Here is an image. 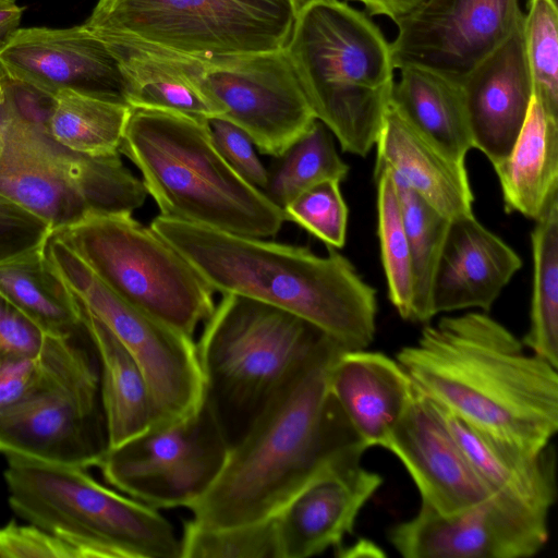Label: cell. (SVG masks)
<instances>
[{
    "instance_id": "obj_16",
    "label": "cell",
    "mask_w": 558,
    "mask_h": 558,
    "mask_svg": "<svg viewBox=\"0 0 558 558\" xmlns=\"http://www.w3.org/2000/svg\"><path fill=\"white\" fill-rule=\"evenodd\" d=\"M388 541L405 558H529L548 541V514L500 495L452 514L421 505Z\"/></svg>"
},
{
    "instance_id": "obj_44",
    "label": "cell",
    "mask_w": 558,
    "mask_h": 558,
    "mask_svg": "<svg viewBox=\"0 0 558 558\" xmlns=\"http://www.w3.org/2000/svg\"><path fill=\"white\" fill-rule=\"evenodd\" d=\"M23 13L15 0H0V50L20 28Z\"/></svg>"
},
{
    "instance_id": "obj_2",
    "label": "cell",
    "mask_w": 558,
    "mask_h": 558,
    "mask_svg": "<svg viewBox=\"0 0 558 558\" xmlns=\"http://www.w3.org/2000/svg\"><path fill=\"white\" fill-rule=\"evenodd\" d=\"M341 351L326 337L272 396L229 447L213 485L186 508L193 523L222 529L268 520L338 450L359 440L328 388Z\"/></svg>"
},
{
    "instance_id": "obj_36",
    "label": "cell",
    "mask_w": 558,
    "mask_h": 558,
    "mask_svg": "<svg viewBox=\"0 0 558 558\" xmlns=\"http://www.w3.org/2000/svg\"><path fill=\"white\" fill-rule=\"evenodd\" d=\"M533 96L558 114V9L556 0H530L522 23Z\"/></svg>"
},
{
    "instance_id": "obj_38",
    "label": "cell",
    "mask_w": 558,
    "mask_h": 558,
    "mask_svg": "<svg viewBox=\"0 0 558 558\" xmlns=\"http://www.w3.org/2000/svg\"><path fill=\"white\" fill-rule=\"evenodd\" d=\"M52 232L48 222L0 193V263L44 247Z\"/></svg>"
},
{
    "instance_id": "obj_29",
    "label": "cell",
    "mask_w": 558,
    "mask_h": 558,
    "mask_svg": "<svg viewBox=\"0 0 558 558\" xmlns=\"http://www.w3.org/2000/svg\"><path fill=\"white\" fill-rule=\"evenodd\" d=\"M0 292L45 335L71 336L83 329L76 300L45 246L0 263Z\"/></svg>"
},
{
    "instance_id": "obj_5",
    "label": "cell",
    "mask_w": 558,
    "mask_h": 558,
    "mask_svg": "<svg viewBox=\"0 0 558 558\" xmlns=\"http://www.w3.org/2000/svg\"><path fill=\"white\" fill-rule=\"evenodd\" d=\"M284 50L317 120L343 151L366 156L391 101L390 43L343 0H304Z\"/></svg>"
},
{
    "instance_id": "obj_42",
    "label": "cell",
    "mask_w": 558,
    "mask_h": 558,
    "mask_svg": "<svg viewBox=\"0 0 558 558\" xmlns=\"http://www.w3.org/2000/svg\"><path fill=\"white\" fill-rule=\"evenodd\" d=\"M44 359L38 355L0 353V409L32 390L44 373Z\"/></svg>"
},
{
    "instance_id": "obj_31",
    "label": "cell",
    "mask_w": 558,
    "mask_h": 558,
    "mask_svg": "<svg viewBox=\"0 0 558 558\" xmlns=\"http://www.w3.org/2000/svg\"><path fill=\"white\" fill-rule=\"evenodd\" d=\"M131 107L74 92L53 97L46 129L62 146L88 156L118 154Z\"/></svg>"
},
{
    "instance_id": "obj_22",
    "label": "cell",
    "mask_w": 558,
    "mask_h": 558,
    "mask_svg": "<svg viewBox=\"0 0 558 558\" xmlns=\"http://www.w3.org/2000/svg\"><path fill=\"white\" fill-rule=\"evenodd\" d=\"M328 388L366 449L385 448L414 392L412 380L396 357L366 349L338 354L329 369Z\"/></svg>"
},
{
    "instance_id": "obj_9",
    "label": "cell",
    "mask_w": 558,
    "mask_h": 558,
    "mask_svg": "<svg viewBox=\"0 0 558 558\" xmlns=\"http://www.w3.org/2000/svg\"><path fill=\"white\" fill-rule=\"evenodd\" d=\"M83 329L46 335L44 373L38 384L0 409V452L49 463L98 466L109 449L101 400L100 367Z\"/></svg>"
},
{
    "instance_id": "obj_14",
    "label": "cell",
    "mask_w": 558,
    "mask_h": 558,
    "mask_svg": "<svg viewBox=\"0 0 558 558\" xmlns=\"http://www.w3.org/2000/svg\"><path fill=\"white\" fill-rule=\"evenodd\" d=\"M223 117L262 154L281 156L316 120L284 50L216 58L190 57Z\"/></svg>"
},
{
    "instance_id": "obj_1",
    "label": "cell",
    "mask_w": 558,
    "mask_h": 558,
    "mask_svg": "<svg viewBox=\"0 0 558 558\" xmlns=\"http://www.w3.org/2000/svg\"><path fill=\"white\" fill-rule=\"evenodd\" d=\"M396 359L426 398L474 428L532 454L551 445L557 367L486 312L427 323Z\"/></svg>"
},
{
    "instance_id": "obj_17",
    "label": "cell",
    "mask_w": 558,
    "mask_h": 558,
    "mask_svg": "<svg viewBox=\"0 0 558 558\" xmlns=\"http://www.w3.org/2000/svg\"><path fill=\"white\" fill-rule=\"evenodd\" d=\"M0 74L50 97L70 90L129 106L119 60L84 24L19 28L0 50Z\"/></svg>"
},
{
    "instance_id": "obj_18",
    "label": "cell",
    "mask_w": 558,
    "mask_h": 558,
    "mask_svg": "<svg viewBox=\"0 0 558 558\" xmlns=\"http://www.w3.org/2000/svg\"><path fill=\"white\" fill-rule=\"evenodd\" d=\"M354 440L338 450L274 517L280 558H308L339 549L359 513L383 484Z\"/></svg>"
},
{
    "instance_id": "obj_40",
    "label": "cell",
    "mask_w": 558,
    "mask_h": 558,
    "mask_svg": "<svg viewBox=\"0 0 558 558\" xmlns=\"http://www.w3.org/2000/svg\"><path fill=\"white\" fill-rule=\"evenodd\" d=\"M0 558H85L74 545L34 524L0 527Z\"/></svg>"
},
{
    "instance_id": "obj_20",
    "label": "cell",
    "mask_w": 558,
    "mask_h": 558,
    "mask_svg": "<svg viewBox=\"0 0 558 558\" xmlns=\"http://www.w3.org/2000/svg\"><path fill=\"white\" fill-rule=\"evenodd\" d=\"M461 85L473 148L494 166L510 154L533 97L522 25Z\"/></svg>"
},
{
    "instance_id": "obj_25",
    "label": "cell",
    "mask_w": 558,
    "mask_h": 558,
    "mask_svg": "<svg viewBox=\"0 0 558 558\" xmlns=\"http://www.w3.org/2000/svg\"><path fill=\"white\" fill-rule=\"evenodd\" d=\"M99 37L120 62L131 108L170 111L199 120L223 116L221 106L196 76L190 57L128 39Z\"/></svg>"
},
{
    "instance_id": "obj_35",
    "label": "cell",
    "mask_w": 558,
    "mask_h": 558,
    "mask_svg": "<svg viewBox=\"0 0 558 558\" xmlns=\"http://www.w3.org/2000/svg\"><path fill=\"white\" fill-rule=\"evenodd\" d=\"M180 541L181 558H280L274 517L222 529H205L189 519Z\"/></svg>"
},
{
    "instance_id": "obj_19",
    "label": "cell",
    "mask_w": 558,
    "mask_h": 558,
    "mask_svg": "<svg viewBox=\"0 0 558 558\" xmlns=\"http://www.w3.org/2000/svg\"><path fill=\"white\" fill-rule=\"evenodd\" d=\"M385 449L405 468L421 505L441 514L462 511L495 495L473 470L435 405L415 386Z\"/></svg>"
},
{
    "instance_id": "obj_39",
    "label": "cell",
    "mask_w": 558,
    "mask_h": 558,
    "mask_svg": "<svg viewBox=\"0 0 558 558\" xmlns=\"http://www.w3.org/2000/svg\"><path fill=\"white\" fill-rule=\"evenodd\" d=\"M207 126L219 154L247 182L264 190L268 170L259 160L250 136L236 124L223 117L206 120Z\"/></svg>"
},
{
    "instance_id": "obj_37",
    "label": "cell",
    "mask_w": 558,
    "mask_h": 558,
    "mask_svg": "<svg viewBox=\"0 0 558 558\" xmlns=\"http://www.w3.org/2000/svg\"><path fill=\"white\" fill-rule=\"evenodd\" d=\"M339 185V181L327 180L304 191L282 208L286 220L299 225L328 247H342L348 207Z\"/></svg>"
},
{
    "instance_id": "obj_45",
    "label": "cell",
    "mask_w": 558,
    "mask_h": 558,
    "mask_svg": "<svg viewBox=\"0 0 558 558\" xmlns=\"http://www.w3.org/2000/svg\"><path fill=\"white\" fill-rule=\"evenodd\" d=\"M5 140V90L0 76V156L3 151Z\"/></svg>"
},
{
    "instance_id": "obj_32",
    "label": "cell",
    "mask_w": 558,
    "mask_h": 558,
    "mask_svg": "<svg viewBox=\"0 0 558 558\" xmlns=\"http://www.w3.org/2000/svg\"><path fill=\"white\" fill-rule=\"evenodd\" d=\"M277 158L268 170L263 192L280 208L320 182H341L349 172V166L336 149L332 133L317 119Z\"/></svg>"
},
{
    "instance_id": "obj_11",
    "label": "cell",
    "mask_w": 558,
    "mask_h": 558,
    "mask_svg": "<svg viewBox=\"0 0 558 558\" xmlns=\"http://www.w3.org/2000/svg\"><path fill=\"white\" fill-rule=\"evenodd\" d=\"M304 0H98L85 26L169 52L216 58L283 49Z\"/></svg>"
},
{
    "instance_id": "obj_6",
    "label": "cell",
    "mask_w": 558,
    "mask_h": 558,
    "mask_svg": "<svg viewBox=\"0 0 558 558\" xmlns=\"http://www.w3.org/2000/svg\"><path fill=\"white\" fill-rule=\"evenodd\" d=\"M5 90V140L0 156V193L49 223L52 231L92 214L129 213L148 195L120 153H75L47 132L50 97L0 74Z\"/></svg>"
},
{
    "instance_id": "obj_26",
    "label": "cell",
    "mask_w": 558,
    "mask_h": 558,
    "mask_svg": "<svg viewBox=\"0 0 558 558\" xmlns=\"http://www.w3.org/2000/svg\"><path fill=\"white\" fill-rule=\"evenodd\" d=\"M493 167L505 210L539 218L558 196V114L533 96L510 154Z\"/></svg>"
},
{
    "instance_id": "obj_28",
    "label": "cell",
    "mask_w": 558,
    "mask_h": 558,
    "mask_svg": "<svg viewBox=\"0 0 558 558\" xmlns=\"http://www.w3.org/2000/svg\"><path fill=\"white\" fill-rule=\"evenodd\" d=\"M391 104L452 160L464 163L473 148L462 85L420 66H403Z\"/></svg>"
},
{
    "instance_id": "obj_13",
    "label": "cell",
    "mask_w": 558,
    "mask_h": 558,
    "mask_svg": "<svg viewBox=\"0 0 558 558\" xmlns=\"http://www.w3.org/2000/svg\"><path fill=\"white\" fill-rule=\"evenodd\" d=\"M229 447L204 400L191 416L109 448L98 466L126 496L158 510L187 508L216 481Z\"/></svg>"
},
{
    "instance_id": "obj_41",
    "label": "cell",
    "mask_w": 558,
    "mask_h": 558,
    "mask_svg": "<svg viewBox=\"0 0 558 558\" xmlns=\"http://www.w3.org/2000/svg\"><path fill=\"white\" fill-rule=\"evenodd\" d=\"M45 332L0 292V353L38 355Z\"/></svg>"
},
{
    "instance_id": "obj_23",
    "label": "cell",
    "mask_w": 558,
    "mask_h": 558,
    "mask_svg": "<svg viewBox=\"0 0 558 558\" xmlns=\"http://www.w3.org/2000/svg\"><path fill=\"white\" fill-rule=\"evenodd\" d=\"M375 145L374 171L390 170L450 220L473 215L465 165L445 155L391 101Z\"/></svg>"
},
{
    "instance_id": "obj_8",
    "label": "cell",
    "mask_w": 558,
    "mask_h": 558,
    "mask_svg": "<svg viewBox=\"0 0 558 558\" xmlns=\"http://www.w3.org/2000/svg\"><path fill=\"white\" fill-rule=\"evenodd\" d=\"M11 509L76 546L85 558H181L158 509L96 482L86 469L7 454Z\"/></svg>"
},
{
    "instance_id": "obj_30",
    "label": "cell",
    "mask_w": 558,
    "mask_h": 558,
    "mask_svg": "<svg viewBox=\"0 0 558 558\" xmlns=\"http://www.w3.org/2000/svg\"><path fill=\"white\" fill-rule=\"evenodd\" d=\"M533 288L527 350L558 367V196L535 220L531 233Z\"/></svg>"
},
{
    "instance_id": "obj_15",
    "label": "cell",
    "mask_w": 558,
    "mask_h": 558,
    "mask_svg": "<svg viewBox=\"0 0 558 558\" xmlns=\"http://www.w3.org/2000/svg\"><path fill=\"white\" fill-rule=\"evenodd\" d=\"M523 17L519 0H422L395 22L393 65L428 69L462 83Z\"/></svg>"
},
{
    "instance_id": "obj_7",
    "label": "cell",
    "mask_w": 558,
    "mask_h": 558,
    "mask_svg": "<svg viewBox=\"0 0 558 558\" xmlns=\"http://www.w3.org/2000/svg\"><path fill=\"white\" fill-rule=\"evenodd\" d=\"M328 337L305 319L238 294H222L196 342L205 402L229 446Z\"/></svg>"
},
{
    "instance_id": "obj_21",
    "label": "cell",
    "mask_w": 558,
    "mask_h": 558,
    "mask_svg": "<svg viewBox=\"0 0 558 558\" xmlns=\"http://www.w3.org/2000/svg\"><path fill=\"white\" fill-rule=\"evenodd\" d=\"M521 266L518 253L474 215L450 220L433 283L435 316L489 311Z\"/></svg>"
},
{
    "instance_id": "obj_3",
    "label": "cell",
    "mask_w": 558,
    "mask_h": 558,
    "mask_svg": "<svg viewBox=\"0 0 558 558\" xmlns=\"http://www.w3.org/2000/svg\"><path fill=\"white\" fill-rule=\"evenodd\" d=\"M214 291L250 298L313 324L344 351L376 333V290L337 248L311 250L163 217L149 226Z\"/></svg>"
},
{
    "instance_id": "obj_10",
    "label": "cell",
    "mask_w": 558,
    "mask_h": 558,
    "mask_svg": "<svg viewBox=\"0 0 558 558\" xmlns=\"http://www.w3.org/2000/svg\"><path fill=\"white\" fill-rule=\"evenodd\" d=\"M52 234L120 298L190 337L214 312L210 286L132 214H92Z\"/></svg>"
},
{
    "instance_id": "obj_24",
    "label": "cell",
    "mask_w": 558,
    "mask_h": 558,
    "mask_svg": "<svg viewBox=\"0 0 558 558\" xmlns=\"http://www.w3.org/2000/svg\"><path fill=\"white\" fill-rule=\"evenodd\" d=\"M432 403L492 494L506 497L534 511L549 513L557 496L555 452L551 445L538 454L525 452L474 428Z\"/></svg>"
},
{
    "instance_id": "obj_33",
    "label": "cell",
    "mask_w": 558,
    "mask_h": 558,
    "mask_svg": "<svg viewBox=\"0 0 558 558\" xmlns=\"http://www.w3.org/2000/svg\"><path fill=\"white\" fill-rule=\"evenodd\" d=\"M392 177L398 190L412 259L414 293L411 322L425 324L435 316L432 301L433 283L450 219L428 204L403 180L393 173Z\"/></svg>"
},
{
    "instance_id": "obj_34",
    "label": "cell",
    "mask_w": 558,
    "mask_h": 558,
    "mask_svg": "<svg viewBox=\"0 0 558 558\" xmlns=\"http://www.w3.org/2000/svg\"><path fill=\"white\" fill-rule=\"evenodd\" d=\"M377 183V218L380 258L388 298L401 318H412L414 280L397 185L388 169L374 171Z\"/></svg>"
},
{
    "instance_id": "obj_4",
    "label": "cell",
    "mask_w": 558,
    "mask_h": 558,
    "mask_svg": "<svg viewBox=\"0 0 558 558\" xmlns=\"http://www.w3.org/2000/svg\"><path fill=\"white\" fill-rule=\"evenodd\" d=\"M119 151L140 170L160 216L254 238L272 236L287 221L222 158L206 120L131 108Z\"/></svg>"
},
{
    "instance_id": "obj_27",
    "label": "cell",
    "mask_w": 558,
    "mask_h": 558,
    "mask_svg": "<svg viewBox=\"0 0 558 558\" xmlns=\"http://www.w3.org/2000/svg\"><path fill=\"white\" fill-rule=\"evenodd\" d=\"M82 324L96 350L109 448L147 430L155 411L146 378L130 351L74 295Z\"/></svg>"
},
{
    "instance_id": "obj_43",
    "label": "cell",
    "mask_w": 558,
    "mask_h": 558,
    "mask_svg": "<svg viewBox=\"0 0 558 558\" xmlns=\"http://www.w3.org/2000/svg\"><path fill=\"white\" fill-rule=\"evenodd\" d=\"M364 5L368 15H384L396 22L409 13L422 0H345Z\"/></svg>"
},
{
    "instance_id": "obj_12",
    "label": "cell",
    "mask_w": 558,
    "mask_h": 558,
    "mask_svg": "<svg viewBox=\"0 0 558 558\" xmlns=\"http://www.w3.org/2000/svg\"><path fill=\"white\" fill-rule=\"evenodd\" d=\"M45 253L72 294L138 363L154 404L151 426L175 423L197 412L205 400V379L194 338L120 298L52 233Z\"/></svg>"
}]
</instances>
